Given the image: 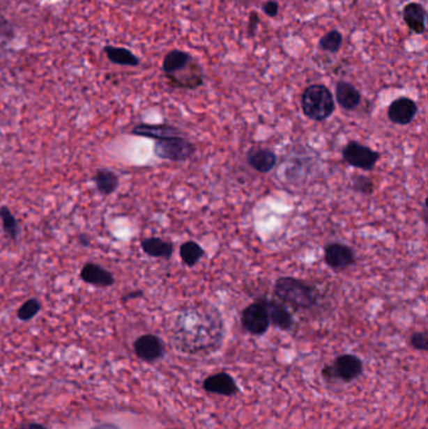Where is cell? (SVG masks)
<instances>
[{"label":"cell","mask_w":428,"mask_h":429,"mask_svg":"<svg viewBox=\"0 0 428 429\" xmlns=\"http://www.w3.org/2000/svg\"><path fill=\"white\" fill-rule=\"evenodd\" d=\"M141 247L146 255L158 259H170L174 254V245L160 237H150L141 241Z\"/></svg>","instance_id":"ffe728a7"},{"label":"cell","mask_w":428,"mask_h":429,"mask_svg":"<svg viewBox=\"0 0 428 429\" xmlns=\"http://www.w3.org/2000/svg\"><path fill=\"white\" fill-rule=\"evenodd\" d=\"M81 279L95 288H109L114 284V274L95 263H87L81 270Z\"/></svg>","instance_id":"5bb4252c"},{"label":"cell","mask_w":428,"mask_h":429,"mask_svg":"<svg viewBox=\"0 0 428 429\" xmlns=\"http://www.w3.org/2000/svg\"><path fill=\"white\" fill-rule=\"evenodd\" d=\"M105 53L107 54L108 59L114 64L126 65V67H137L139 64V58L133 54L132 52L122 47L106 45Z\"/></svg>","instance_id":"7402d4cb"},{"label":"cell","mask_w":428,"mask_h":429,"mask_svg":"<svg viewBox=\"0 0 428 429\" xmlns=\"http://www.w3.org/2000/svg\"><path fill=\"white\" fill-rule=\"evenodd\" d=\"M363 372V363L353 354H343L334 360L332 366H326L323 374L328 379H340L343 382H352Z\"/></svg>","instance_id":"5b68a950"},{"label":"cell","mask_w":428,"mask_h":429,"mask_svg":"<svg viewBox=\"0 0 428 429\" xmlns=\"http://www.w3.org/2000/svg\"><path fill=\"white\" fill-rule=\"evenodd\" d=\"M411 345L417 349L426 352L428 349V336L426 332H418L411 336Z\"/></svg>","instance_id":"83f0119b"},{"label":"cell","mask_w":428,"mask_h":429,"mask_svg":"<svg viewBox=\"0 0 428 429\" xmlns=\"http://www.w3.org/2000/svg\"><path fill=\"white\" fill-rule=\"evenodd\" d=\"M261 303L264 304L265 308H266L270 324H273L277 328L282 329V330L291 329L294 320H293L291 314L284 305L277 303L274 300H263Z\"/></svg>","instance_id":"ac0fdd59"},{"label":"cell","mask_w":428,"mask_h":429,"mask_svg":"<svg viewBox=\"0 0 428 429\" xmlns=\"http://www.w3.org/2000/svg\"><path fill=\"white\" fill-rule=\"evenodd\" d=\"M135 353L139 359L145 361H155L162 358L165 354L164 341L158 336L152 334H146L139 336L133 344Z\"/></svg>","instance_id":"30bf717a"},{"label":"cell","mask_w":428,"mask_h":429,"mask_svg":"<svg viewBox=\"0 0 428 429\" xmlns=\"http://www.w3.org/2000/svg\"><path fill=\"white\" fill-rule=\"evenodd\" d=\"M358 1L359 0H352V6H356Z\"/></svg>","instance_id":"d6a6232c"},{"label":"cell","mask_w":428,"mask_h":429,"mask_svg":"<svg viewBox=\"0 0 428 429\" xmlns=\"http://www.w3.org/2000/svg\"><path fill=\"white\" fill-rule=\"evenodd\" d=\"M343 45V36L339 31H330L327 34H324L319 40V48L321 51L328 53H338Z\"/></svg>","instance_id":"d4e9b609"},{"label":"cell","mask_w":428,"mask_h":429,"mask_svg":"<svg viewBox=\"0 0 428 429\" xmlns=\"http://www.w3.org/2000/svg\"><path fill=\"white\" fill-rule=\"evenodd\" d=\"M180 333L186 352L196 353L216 347L224 334L220 313L210 304L192 306L180 316Z\"/></svg>","instance_id":"6da1fadb"},{"label":"cell","mask_w":428,"mask_h":429,"mask_svg":"<svg viewBox=\"0 0 428 429\" xmlns=\"http://www.w3.org/2000/svg\"><path fill=\"white\" fill-rule=\"evenodd\" d=\"M0 220L3 222L4 234L7 235L9 239L17 240L20 234V224L8 206L0 208Z\"/></svg>","instance_id":"cb8c5ba5"},{"label":"cell","mask_w":428,"mask_h":429,"mask_svg":"<svg viewBox=\"0 0 428 429\" xmlns=\"http://www.w3.org/2000/svg\"><path fill=\"white\" fill-rule=\"evenodd\" d=\"M261 9H263L265 15H268L269 18H275L279 14V3L275 0H268L263 4Z\"/></svg>","instance_id":"f546056e"},{"label":"cell","mask_w":428,"mask_h":429,"mask_svg":"<svg viewBox=\"0 0 428 429\" xmlns=\"http://www.w3.org/2000/svg\"><path fill=\"white\" fill-rule=\"evenodd\" d=\"M324 261L329 267L334 270H344L348 266L353 265L356 261V254L352 247L332 242L324 247Z\"/></svg>","instance_id":"ba28073f"},{"label":"cell","mask_w":428,"mask_h":429,"mask_svg":"<svg viewBox=\"0 0 428 429\" xmlns=\"http://www.w3.org/2000/svg\"><path fill=\"white\" fill-rule=\"evenodd\" d=\"M93 429H119L114 424H102V426H98V427H95Z\"/></svg>","instance_id":"1f68e13d"},{"label":"cell","mask_w":428,"mask_h":429,"mask_svg":"<svg viewBox=\"0 0 428 429\" xmlns=\"http://www.w3.org/2000/svg\"><path fill=\"white\" fill-rule=\"evenodd\" d=\"M132 133L135 136L156 139V141L174 139V137H183V133L177 127L170 126V125H146V123H141V125L133 127Z\"/></svg>","instance_id":"4fadbf2b"},{"label":"cell","mask_w":428,"mask_h":429,"mask_svg":"<svg viewBox=\"0 0 428 429\" xmlns=\"http://www.w3.org/2000/svg\"><path fill=\"white\" fill-rule=\"evenodd\" d=\"M243 327L252 335H263L270 327L268 311L261 302L247 305L241 315Z\"/></svg>","instance_id":"52a82bcc"},{"label":"cell","mask_w":428,"mask_h":429,"mask_svg":"<svg viewBox=\"0 0 428 429\" xmlns=\"http://www.w3.org/2000/svg\"><path fill=\"white\" fill-rule=\"evenodd\" d=\"M403 20L412 32L423 34L426 32L427 10L420 3H408L403 8Z\"/></svg>","instance_id":"9a60e30c"},{"label":"cell","mask_w":428,"mask_h":429,"mask_svg":"<svg viewBox=\"0 0 428 429\" xmlns=\"http://www.w3.org/2000/svg\"><path fill=\"white\" fill-rule=\"evenodd\" d=\"M195 150V146L185 137H174V139L158 141L153 147V152L158 158L176 161V162L186 161L192 157Z\"/></svg>","instance_id":"277c9868"},{"label":"cell","mask_w":428,"mask_h":429,"mask_svg":"<svg viewBox=\"0 0 428 429\" xmlns=\"http://www.w3.org/2000/svg\"><path fill=\"white\" fill-rule=\"evenodd\" d=\"M247 164L260 173H268L277 166V155L268 148H252L247 152Z\"/></svg>","instance_id":"2e32d148"},{"label":"cell","mask_w":428,"mask_h":429,"mask_svg":"<svg viewBox=\"0 0 428 429\" xmlns=\"http://www.w3.org/2000/svg\"><path fill=\"white\" fill-rule=\"evenodd\" d=\"M335 98L340 107L346 111H353L358 107L362 101V95L358 89L353 86L352 83L346 81H339L335 86Z\"/></svg>","instance_id":"e0dca14e"},{"label":"cell","mask_w":428,"mask_h":429,"mask_svg":"<svg viewBox=\"0 0 428 429\" xmlns=\"http://www.w3.org/2000/svg\"><path fill=\"white\" fill-rule=\"evenodd\" d=\"M302 108L308 118L323 122L334 114L335 101L332 92L324 84H312L303 93Z\"/></svg>","instance_id":"3957f363"},{"label":"cell","mask_w":428,"mask_h":429,"mask_svg":"<svg viewBox=\"0 0 428 429\" xmlns=\"http://www.w3.org/2000/svg\"><path fill=\"white\" fill-rule=\"evenodd\" d=\"M204 255H205V250L202 249L200 244H197L195 241H186L180 247L181 260L183 264L189 267L195 266L202 259Z\"/></svg>","instance_id":"603a6c76"},{"label":"cell","mask_w":428,"mask_h":429,"mask_svg":"<svg viewBox=\"0 0 428 429\" xmlns=\"http://www.w3.org/2000/svg\"><path fill=\"white\" fill-rule=\"evenodd\" d=\"M95 187L98 192L103 196L112 195L116 189L120 186V178L114 173V171L102 169L95 172L93 177Z\"/></svg>","instance_id":"44dd1931"},{"label":"cell","mask_w":428,"mask_h":429,"mask_svg":"<svg viewBox=\"0 0 428 429\" xmlns=\"http://www.w3.org/2000/svg\"><path fill=\"white\" fill-rule=\"evenodd\" d=\"M274 292L280 302L296 309H310L318 303V291L313 286L298 279H277Z\"/></svg>","instance_id":"7a4b0ae2"},{"label":"cell","mask_w":428,"mask_h":429,"mask_svg":"<svg viewBox=\"0 0 428 429\" xmlns=\"http://www.w3.org/2000/svg\"><path fill=\"white\" fill-rule=\"evenodd\" d=\"M418 114V106L408 97H399L390 103L388 108V118L392 123L407 126L415 120Z\"/></svg>","instance_id":"9c48e42d"},{"label":"cell","mask_w":428,"mask_h":429,"mask_svg":"<svg viewBox=\"0 0 428 429\" xmlns=\"http://www.w3.org/2000/svg\"><path fill=\"white\" fill-rule=\"evenodd\" d=\"M22 429H47L45 426H42V424H38V423H29V424H26V426H23Z\"/></svg>","instance_id":"4dcf8cb0"},{"label":"cell","mask_w":428,"mask_h":429,"mask_svg":"<svg viewBox=\"0 0 428 429\" xmlns=\"http://www.w3.org/2000/svg\"><path fill=\"white\" fill-rule=\"evenodd\" d=\"M192 61H194V57L188 52L174 49L165 56L162 70L166 76H172V75L178 73L180 70H183V68H186Z\"/></svg>","instance_id":"d6986e66"},{"label":"cell","mask_w":428,"mask_h":429,"mask_svg":"<svg viewBox=\"0 0 428 429\" xmlns=\"http://www.w3.org/2000/svg\"><path fill=\"white\" fill-rule=\"evenodd\" d=\"M342 155L346 164L365 171L373 170L379 159L377 151H373L368 146L362 145L356 141L348 142Z\"/></svg>","instance_id":"8992f818"},{"label":"cell","mask_w":428,"mask_h":429,"mask_svg":"<svg viewBox=\"0 0 428 429\" xmlns=\"http://www.w3.org/2000/svg\"><path fill=\"white\" fill-rule=\"evenodd\" d=\"M42 310V304L39 302L38 299L32 297L29 300H26V303H23V305L18 309V319L22 322H29L32 320L34 316L38 314L39 311Z\"/></svg>","instance_id":"484cf974"},{"label":"cell","mask_w":428,"mask_h":429,"mask_svg":"<svg viewBox=\"0 0 428 429\" xmlns=\"http://www.w3.org/2000/svg\"><path fill=\"white\" fill-rule=\"evenodd\" d=\"M260 24V17L258 12L252 10L249 15V23H247V36L249 37H255V34L258 32V26Z\"/></svg>","instance_id":"f1b7e54d"},{"label":"cell","mask_w":428,"mask_h":429,"mask_svg":"<svg viewBox=\"0 0 428 429\" xmlns=\"http://www.w3.org/2000/svg\"><path fill=\"white\" fill-rule=\"evenodd\" d=\"M204 389L208 393H214V394L225 396V397H231L239 391L238 384L235 383L233 377L224 372L217 373L205 379Z\"/></svg>","instance_id":"7c38bea8"},{"label":"cell","mask_w":428,"mask_h":429,"mask_svg":"<svg viewBox=\"0 0 428 429\" xmlns=\"http://www.w3.org/2000/svg\"><path fill=\"white\" fill-rule=\"evenodd\" d=\"M167 78L178 88L196 89L204 84V73L196 61L191 62L186 68L180 70L176 75L167 76Z\"/></svg>","instance_id":"8fae6325"},{"label":"cell","mask_w":428,"mask_h":429,"mask_svg":"<svg viewBox=\"0 0 428 429\" xmlns=\"http://www.w3.org/2000/svg\"><path fill=\"white\" fill-rule=\"evenodd\" d=\"M352 186L353 189H356V191H358L360 194H365V195H369V194L373 192V189H374L371 180L368 177L363 176L356 177L353 180Z\"/></svg>","instance_id":"4316f807"}]
</instances>
